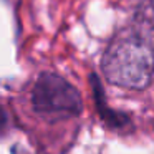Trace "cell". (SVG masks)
<instances>
[{
  "label": "cell",
  "instance_id": "cell-2",
  "mask_svg": "<svg viewBox=\"0 0 154 154\" xmlns=\"http://www.w3.org/2000/svg\"><path fill=\"white\" fill-rule=\"evenodd\" d=\"M101 70L118 88L146 90L154 80V27L134 25L118 32L103 55Z\"/></svg>",
  "mask_w": 154,
  "mask_h": 154
},
{
  "label": "cell",
  "instance_id": "cell-1",
  "mask_svg": "<svg viewBox=\"0 0 154 154\" xmlns=\"http://www.w3.org/2000/svg\"><path fill=\"white\" fill-rule=\"evenodd\" d=\"M83 116L80 91L61 75L43 71L32 83L25 100L23 126L45 154H63L76 137Z\"/></svg>",
  "mask_w": 154,
  "mask_h": 154
}]
</instances>
